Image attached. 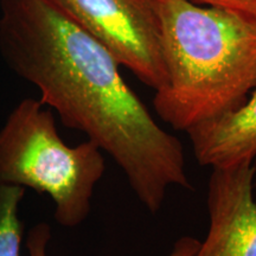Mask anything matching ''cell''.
<instances>
[{
  "instance_id": "cell-1",
  "label": "cell",
  "mask_w": 256,
  "mask_h": 256,
  "mask_svg": "<svg viewBox=\"0 0 256 256\" xmlns=\"http://www.w3.org/2000/svg\"><path fill=\"white\" fill-rule=\"evenodd\" d=\"M0 54L64 126L112 156L153 215L170 188H192L180 140L156 122L110 51L52 0H0Z\"/></svg>"
},
{
  "instance_id": "cell-2",
  "label": "cell",
  "mask_w": 256,
  "mask_h": 256,
  "mask_svg": "<svg viewBox=\"0 0 256 256\" xmlns=\"http://www.w3.org/2000/svg\"><path fill=\"white\" fill-rule=\"evenodd\" d=\"M168 81L156 114L177 130L238 110L256 88V18L190 0H153Z\"/></svg>"
},
{
  "instance_id": "cell-3",
  "label": "cell",
  "mask_w": 256,
  "mask_h": 256,
  "mask_svg": "<svg viewBox=\"0 0 256 256\" xmlns=\"http://www.w3.org/2000/svg\"><path fill=\"white\" fill-rule=\"evenodd\" d=\"M104 170L102 151L90 140L75 147L63 142L52 112L40 100H22L0 130V185L50 196L56 222L66 228L88 217Z\"/></svg>"
},
{
  "instance_id": "cell-4",
  "label": "cell",
  "mask_w": 256,
  "mask_h": 256,
  "mask_svg": "<svg viewBox=\"0 0 256 256\" xmlns=\"http://www.w3.org/2000/svg\"><path fill=\"white\" fill-rule=\"evenodd\" d=\"M52 2L142 83L154 90L166 84L168 74L153 0Z\"/></svg>"
},
{
  "instance_id": "cell-5",
  "label": "cell",
  "mask_w": 256,
  "mask_h": 256,
  "mask_svg": "<svg viewBox=\"0 0 256 256\" xmlns=\"http://www.w3.org/2000/svg\"><path fill=\"white\" fill-rule=\"evenodd\" d=\"M252 162L214 168L208 185L209 232L194 256H256Z\"/></svg>"
},
{
  "instance_id": "cell-6",
  "label": "cell",
  "mask_w": 256,
  "mask_h": 256,
  "mask_svg": "<svg viewBox=\"0 0 256 256\" xmlns=\"http://www.w3.org/2000/svg\"><path fill=\"white\" fill-rule=\"evenodd\" d=\"M202 166L229 168L256 158V88L238 110L186 130Z\"/></svg>"
},
{
  "instance_id": "cell-7",
  "label": "cell",
  "mask_w": 256,
  "mask_h": 256,
  "mask_svg": "<svg viewBox=\"0 0 256 256\" xmlns=\"http://www.w3.org/2000/svg\"><path fill=\"white\" fill-rule=\"evenodd\" d=\"M25 188L0 185V256H20L24 224L19 206Z\"/></svg>"
},
{
  "instance_id": "cell-8",
  "label": "cell",
  "mask_w": 256,
  "mask_h": 256,
  "mask_svg": "<svg viewBox=\"0 0 256 256\" xmlns=\"http://www.w3.org/2000/svg\"><path fill=\"white\" fill-rule=\"evenodd\" d=\"M51 238V229L49 224L42 222L32 226L28 232L26 248L30 256H48L46 248ZM198 240L185 236L174 243V249L168 256H194L200 248Z\"/></svg>"
},
{
  "instance_id": "cell-9",
  "label": "cell",
  "mask_w": 256,
  "mask_h": 256,
  "mask_svg": "<svg viewBox=\"0 0 256 256\" xmlns=\"http://www.w3.org/2000/svg\"><path fill=\"white\" fill-rule=\"evenodd\" d=\"M198 5L228 10L248 17L256 18V0H190Z\"/></svg>"
}]
</instances>
